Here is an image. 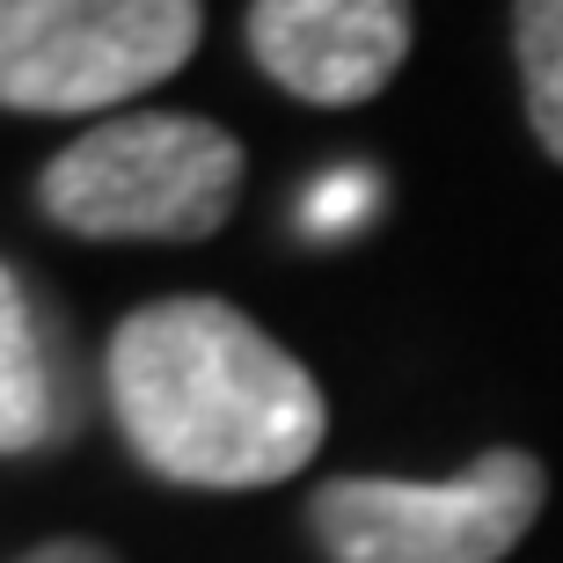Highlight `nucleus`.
<instances>
[{
  "mask_svg": "<svg viewBox=\"0 0 563 563\" xmlns=\"http://www.w3.org/2000/svg\"><path fill=\"white\" fill-rule=\"evenodd\" d=\"M366 212H374V176H366V168H336V176H322V184L308 190L300 228H308L314 242H336V234H352Z\"/></svg>",
  "mask_w": 563,
  "mask_h": 563,
  "instance_id": "8",
  "label": "nucleus"
},
{
  "mask_svg": "<svg viewBox=\"0 0 563 563\" xmlns=\"http://www.w3.org/2000/svg\"><path fill=\"white\" fill-rule=\"evenodd\" d=\"M103 388L125 446L184 490L286 483L330 432V402L308 366L206 292L132 308L110 336Z\"/></svg>",
  "mask_w": 563,
  "mask_h": 563,
  "instance_id": "1",
  "label": "nucleus"
},
{
  "mask_svg": "<svg viewBox=\"0 0 563 563\" xmlns=\"http://www.w3.org/2000/svg\"><path fill=\"white\" fill-rule=\"evenodd\" d=\"M250 59L314 110L374 103L410 59V0H250Z\"/></svg>",
  "mask_w": 563,
  "mask_h": 563,
  "instance_id": "5",
  "label": "nucleus"
},
{
  "mask_svg": "<svg viewBox=\"0 0 563 563\" xmlns=\"http://www.w3.org/2000/svg\"><path fill=\"white\" fill-rule=\"evenodd\" d=\"M512 59H520L527 125L549 162H563V0H512Z\"/></svg>",
  "mask_w": 563,
  "mask_h": 563,
  "instance_id": "7",
  "label": "nucleus"
},
{
  "mask_svg": "<svg viewBox=\"0 0 563 563\" xmlns=\"http://www.w3.org/2000/svg\"><path fill=\"white\" fill-rule=\"evenodd\" d=\"M15 563H118L103 542H81V534H66V542H37L30 556H15Z\"/></svg>",
  "mask_w": 563,
  "mask_h": 563,
  "instance_id": "9",
  "label": "nucleus"
},
{
  "mask_svg": "<svg viewBox=\"0 0 563 563\" xmlns=\"http://www.w3.org/2000/svg\"><path fill=\"white\" fill-rule=\"evenodd\" d=\"M52 439H66L59 358L44 344L30 286L0 264V454H37Z\"/></svg>",
  "mask_w": 563,
  "mask_h": 563,
  "instance_id": "6",
  "label": "nucleus"
},
{
  "mask_svg": "<svg viewBox=\"0 0 563 563\" xmlns=\"http://www.w3.org/2000/svg\"><path fill=\"white\" fill-rule=\"evenodd\" d=\"M242 190V140L184 110H132L52 154L37 206L81 242H206Z\"/></svg>",
  "mask_w": 563,
  "mask_h": 563,
  "instance_id": "2",
  "label": "nucleus"
},
{
  "mask_svg": "<svg viewBox=\"0 0 563 563\" xmlns=\"http://www.w3.org/2000/svg\"><path fill=\"white\" fill-rule=\"evenodd\" d=\"M198 0H0V110H110L168 81L198 52Z\"/></svg>",
  "mask_w": 563,
  "mask_h": 563,
  "instance_id": "4",
  "label": "nucleus"
},
{
  "mask_svg": "<svg viewBox=\"0 0 563 563\" xmlns=\"http://www.w3.org/2000/svg\"><path fill=\"white\" fill-rule=\"evenodd\" d=\"M549 468L527 446H490L446 483L336 476L308 498L330 563H505L542 520Z\"/></svg>",
  "mask_w": 563,
  "mask_h": 563,
  "instance_id": "3",
  "label": "nucleus"
}]
</instances>
